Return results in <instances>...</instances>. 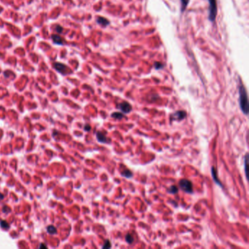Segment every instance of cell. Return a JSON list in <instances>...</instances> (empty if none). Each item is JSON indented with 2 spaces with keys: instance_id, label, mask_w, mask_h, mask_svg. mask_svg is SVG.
<instances>
[{
  "instance_id": "3957f363",
  "label": "cell",
  "mask_w": 249,
  "mask_h": 249,
  "mask_svg": "<svg viewBox=\"0 0 249 249\" xmlns=\"http://www.w3.org/2000/svg\"><path fill=\"white\" fill-rule=\"evenodd\" d=\"M179 186L186 193L191 194L193 192V186L190 181L186 179H182L179 181Z\"/></svg>"
},
{
  "instance_id": "ffe728a7",
  "label": "cell",
  "mask_w": 249,
  "mask_h": 249,
  "mask_svg": "<svg viewBox=\"0 0 249 249\" xmlns=\"http://www.w3.org/2000/svg\"><path fill=\"white\" fill-rule=\"evenodd\" d=\"M155 68H156V69H162V64L160 63V62H156V63H155Z\"/></svg>"
},
{
  "instance_id": "8fae6325",
  "label": "cell",
  "mask_w": 249,
  "mask_h": 249,
  "mask_svg": "<svg viewBox=\"0 0 249 249\" xmlns=\"http://www.w3.org/2000/svg\"><path fill=\"white\" fill-rule=\"evenodd\" d=\"M121 175L123 176L124 178H130L132 177V172L129 170V169H126V170H124L123 172H121Z\"/></svg>"
},
{
  "instance_id": "9a60e30c",
  "label": "cell",
  "mask_w": 249,
  "mask_h": 249,
  "mask_svg": "<svg viewBox=\"0 0 249 249\" xmlns=\"http://www.w3.org/2000/svg\"><path fill=\"white\" fill-rule=\"evenodd\" d=\"M178 189L175 186H172L168 189V192L170 194H176L178 192Z\"/></svg>"
},
{
  "instance_id": "7402d4cb",
  "label": "cell",
  "mask_w": 249,
  "mask_h": 249,
  "mask_svg": "<svg viewBox=\"0 0 249 249\" xmlns=\"http://www.w3.org/2000/svg\"><path fill=\"white\" fill-rule=\"evenodd\" d=\"M91 129V127L89 126V125H88V124H87V125H86L85 126V130H86V131H89Z\"/></svg>"
},
{
  "instance_id": "6da1fadb",
  "label": "cell",
  "mask_w": 249,
  "mask_h": 249,
  "mask_svg": "<svg viewBox=\"0 0 249 249\" xmlns=\"http://www.w3.org/2000/svg\"><path fill=\"white\" fill-rule=\"evenodd\" d=\"M239 102L240 106L245 115L248 114V95L245 88L243 85H240L239 87Z\"/></svg>"
},
{
  "instance_id": "603a6c76",
  "label": "cell",
  "mask_w": 249,
  "mask_h": 249,
  "mask_svg": "<svg viewBox=\"0 0 249 249\" xmlns=\"http://www.w3.org/2000/svg\"><path fill=\"white\" fill-rule=\"evenodd\" d=\"M40 248H47V246H46L45 245H43V244H42V245H41L40 246Z\"/></svg>"
},
{
  "instance_id": "277c9868",
  "label": "cell",
  "mask_w": 249,
  "mask_h": 249,
  "mask_svg": "<svg viewBox=\"0 0 249 249\" xmlns=\"http://www.w3.org/2000/svg\"><path fill=\"white\" fill-rule=\"evenodd\" d=\"M118 108L124 113H129L132 111V106L129 103L127 102H123L122 103H121L118 105Z\"/></svg>"
},
{
  "instance_id": "9c48e42d",
  "label": "cell",
  "mask_w": 249,
  "mask_h": 249,
  "mask_svg": "<svg viewBox=\"0 0 249 249\" xmlns=\"http://www.w3.org/2000/svg\"><path fill=\"white\" fill-rule=\"evenodd\" d=\"M96 22H97L99 24L102 25V26H104V27L108 26V25H109V23H110V21H109L108 20H107V19L105 18H102V17L98 18L97 20H96Z\"/></svg>"
},
{
  "instance_id": "5bb4252c",
  "label": "cell",
  "mask_w": 249,
  "mask_h": 249,
  "mask_svg": "<svg viewBox=\"0 0 249 249\" xmlns=\"http://www.w3.org/2000/svg\"><path fill=\"white\" fill-rule=\"evenodd\" d=\"M47 231L48 232L49 234H51V235H54V234L56 233V229L54 226H49L47 229Z\"/></svg>"
},
{
  "instance_id": "2e32d148",
  "label": "cell",
  "mask_w": 249,
  "mask_h": 249,
  "mask_svg": "<svg viewBox=\"0 0 249 249\" xmlns=\"http://www.w3.org/2000/svg\"><path fill=\"white\" fill-rule=\"evenodd\" d=\"M248 154H246L245 158H244V169H245V173L247 176V163H248Z\"/></svg>"
},
{
  "instance_id": "5b68a950",
  "label": "cell",
  "mask_w": 249,
  "mask_h": 249,
  "mask_svg": "<svg viewBox=\"0 0 249 249\" xmlns=\"http://www.w3.org/2000/svg\"><path fill=\"white\" fill-rule=\"evenodd\" d=\"M186 115V113L185 111H183V110H180V111H177L175 112V113H173L172 114V118H173V120H183Z\"/></svg>"
},
{
  "instance_id": "ba28073f",
  "label": "cell",
  "mask_w": 249,
  "mask_h": 249,
  "mask_svg": "<svg viewBox=\"0 0 249 249\" xmlns=\"http://www.w3.org/2000/svg\"><path fill=\"white\" fill-rule=\"evenodd\" d=\"M211 172H212V176H213V180H214V181L217 183V184H218V186H222V185H221V183L218 180V177H217V172H216V169H215V168L214 167H212V169H211Z\"/></svg>"
},
{
  "instance_id": "cb8c5ba5",
  "label": "cell",
  "mask_w": 249,
  "mask_h": 249,
  "mask_svg": "<svg viewBox=\"0 0 249 249\" xmlns=\"http://www.w3.org/2000/svg\"><path fill=\"white\" fill-rule=\"evenodd\" d=\"M0 199H3V195L0 194Z\"/></svg>"
},
{
  "instance_id": "e0dca14e",
  "label": "cell",
  "mask_w": 249,
  "mask_h": 249,
  "mask_svg": "<svg viewBox=\"0 0 249 249\" xmlns=\"http://www.w3.org/2000/svg\"><path fill=\"white\" fill-rule=\"evenodd\" d=\"M133 240H134L133 237H132L130 234L127 235V236H126V241H127L129 244H131V243L133 242Z\"/></svg>"
},
{
  "instance_id": "44dd1931",
  "label": "cell",
  "mask_w": 249,
  "mask_h": 249,
  "mask_svg": "<svg viewBox=\"0 0 249 249\" xmlns=\"http://www.w3.org/2000/svg\"><path fill=\"white\" fill-rule=\"evenodd\" d=\"M62 30H63V29H62L61 27H60V26H57V27H56V31H57L58 32L61 33V32H62Z\"/></svg>"
},
{
  "instance_id": "52a82bcc",
  "label": "cell",
  "mask_w": 249,
  "mask_h": 249,
  "mask_svg": "<svg viewBox=\"0 0 249 249\" xmlns=\"http://www.w3.org/2000/svg\"><path fill=\"white\" fill-rule=\"evenodd\" d=\"M54 67H55V69H56L58 72H61V73H64V71H65V69H66V68H67L63 64H60V63H55L54 65Z\"/></svg>"
},
{
  "instance_id": "30bf717a",
  "label": "cell",
  "mask_w": 249,
  "mask_h": 249,
  "mask_svg": "<svg viewBox=\"0 0 249 249\" xmlns=\"http://www.w3.org/2000/svg\"><path fill=\"white\" fill-rule=\"evenodd\" d=\"M52 39L54 40V42L56 45H63V42H62V40L61 38V37L58 36V35H53L52 36Z\"/></svg>"
},
{
  "instance_id": "4fadbf2b",
  "label": "cell",
  "mask_w": 249,
  "mask_h": 249,
  "mask_svg": "<svg viewBox=\"0 0 249 249\" xmlns=\"http://www.w3.org/2000/svg\"><path fill=\"white\" fill-rule=\"evenodd\" d=\"M189 2V0H181V11L183 12L184 10H186L188 4Z\"/></svg>"
},
{
  "instance_id": "d6986e66",
  "label": "cell",
  "mask_w": 249,
  "mask_h": 249,
  "mask_svg": "<svg viewBox=\"0 0 249 249\" xmlns=\"http://www.w3.org/2000/svg\"><path fill=\"white\" fill-rule=\"evenodd\" d=\"M0 225H1V227H3V228H8L9 227L8 223L6 221H2L1 223H0Z\"/></svg>"
},
{
  "instance_id": "7c38bea8",
  "label": "cell",
  "mask_w": 249,
  "mask_h": 249,
  "mask_svg": "<svg viewBox=\"0 0 249 249\" xmlns=\"http://www.w3.org/2000/svg\"><path fill=\"white\" fill-rule=\"evenodd\" d=\"M111 117H112V118H115V119H118V120H121V118H123V115L121 113L115 112V113H112Z\"/></svg>"
},
{
  "instance_id": "ac0fdd59",
  "label": "cell",
  "mask_w": 249,
  "mask_h": 249,
  "mask_svg": "<svg viewBox=\"0 0 249 249\" xmlns=\"http://www.w3.org/2000/svg\"><path fill=\"white\" fill-rule=\"evenodd\" d=\"M111 248V243L110 242V240H106L105 242V245L102 246V248Z\"/></svg>"
},
{
  "instance_id": "8992f818",
  "label": "cell",
  "mask_w": 249,
  "mask_h": 249,
  "mask_svg": "<svg viewBox=\"0 0 249 249\" xmlns=\"http://www.w3.org/2000/svg\"><path fill=\"white\" fill-rule=\"evenodd\" d=\"M96 138H97V140H98L99 142L108 143V142H109V141L107 140L106 136H105L103 133H102V132H97V134H96Z\"/></svg>"
},
{
  "instance_id": "7a4b0ae2",
  "label": "cell",
  "mask_w": 249,
  "mask_h": 249,
  "mask_svg": "<svg viewBox=\"0 0 249 249\" xmlns=\"http://www.w3.org/2000/svg\"><path fill=\"white\" fill-rule=\"evenodd\" d=\"M209 2V15L208 18L210 21H214L217 15V3L216 0H208Z\"/></svg>"
}]
</instances>
